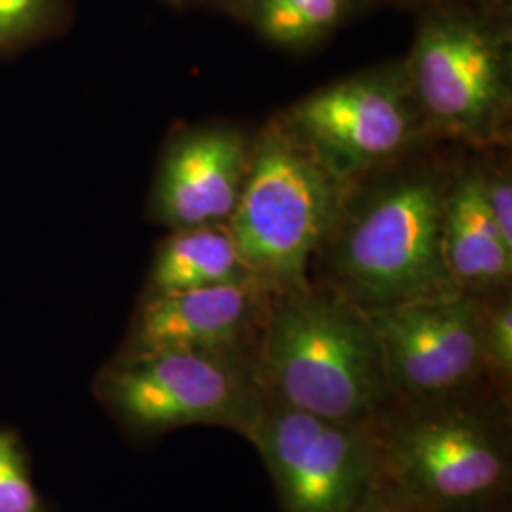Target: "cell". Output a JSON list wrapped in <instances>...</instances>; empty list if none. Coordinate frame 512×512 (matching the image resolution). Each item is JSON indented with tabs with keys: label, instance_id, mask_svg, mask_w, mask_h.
<instances>
[{
	"label": "cell",
	"instance_id": "6da1fadb",
	"mask_svg": "<svg viewBox=\"0 0 512 512\" xmlns=\"http://www.w3.org/2000/svg\"><path fill=\"white\" fill-rule=\"evenodd\" d=\"M454 171L420 152L351 184L311 283L365 311L461 294L442 251Z\"/></svg>",
	"mask_w": 512,
	"mask_h": 512
},
{
	"label": "cell",
	"instance_id": "7a4b0ae2",
	"mask_svg": "<svg viewBox=\"0 0 512 512\" xmlns=\"http://www.w3.org/2000/svg\"><path fill=\"white\" fill-rule=\"evenodd\" d=\"M255 366L272 399L317 418L374 425L393 401L366 311L315 283L272 293Z\"/></svg>",
	"mask_w": 512,
	"mask_h": 512
},
{
	"label": "cell",
	"instance_id": "3957f363",
	"mask_svg": "<svg viewBox=\"0 0 512 512\" xmlns=\"http://www.w3.org/2000/svg\"><path fill=\"white\" fill-rule=\"evenodd\" d=\"M512 404L490 385L439 401H391L374 423L380 478L433 512L511 497Z\"/></svg>",
	"mask_w": 512,
	"mask_h": 512
},
{
	"label": "cell",
	"instance_id": "277c9868",
	"mask_svg": "<svg viewBox=\"0 0 512 512\" xmlns=\"http://www.w3.org/2000/svg\"><path fill=\"white\" fill-rule=\"evenodd\" d=\"M404 69L435 141L503 147L512 114L511 0H446L416 12Z\"/></svg>",
	"mask_w": 512,
	"mask_h": 512
},
{
	"label": "cell",
	"instance_id": "5b68a950",
	"mask_svg": "<svg viewBox=\"0 0 512 512\" xmlns=\"http://www.w3.org/2000/svg\"><path fill=\"white\" fill-rule=\"evenodd\" d=\"M348 190L279 116L260 129L228 222L256 281L272 293L310 285L311 262L340 217Z\"/></svg>",
	"mask_w": 512,
	"mask_h": 512
},
{
	"label": "cell",
	"instance_id": "8992f818",
	"mask_svg": "<svg viewBox=\"0 0 512 512\" xmlns=\"http://www.w3.org/2000/svg\"><path fill=\"white\" fill-rule=\"evenodd\" d=\"M95 395L135 439L211 425L251 433L266 401L255 355L226 351H150L116 355L95 378Z\"/></svg>",
	"mask_w": 512,
	"mask_h": 512
},
{
	"label": "cell",
	"instance_id": "52a82bcc",
	"mask_svg": "<svg viewBox=\"0 0 512 512\" xmlns=\"http://www.w3.org/2000/svg\"><path fill=\"white\" fill-rule=\"evenodd\" d=\"M277 116L349 186L435 141L410 88L404 59L340 78Z\"/></svg>",
	"mask_w": 512,
	"mask_h": 512
},
{
	"label": "cell",
	"instance_id": "ba28073f",
	"mask_svg": "<svg viewBox=\"0 0 512 512\" xmlns=\"http://www.w3.org/2000/svg\"><path fill=\"white\" fill-rule=\"evenodd\" d=\"M247 440L266 463L281 512H357L380 478L374 425L317 418L268 393Z\"/></svg>",
	"mask_w": 512,
	"mask_h": 512
},
{
	"label": "cell",
	"instance_id": "9c48e42d",
	"mask_svg": "<svg viewBox=\"0 0 512 512\" xmlns=\"http://www.w3.org/2000/svg\"><path fill=\"white\" fill-rule=\"evenodd\" d=\"M395 401H439L486 387L482 300L458 294L366 311Z\"/></svg>",
	"mask_w": 512,
	"mask_h": 512
},
{
	"label": "cell",
	"instance_id": "30bf717a",
	"mask_svg": "<svg viewBox=\"0 0 512 512\" xmlns=\"http://www.w3.org/2000/svg\"><path fill=\"white\" fill-rule=\"evenodd\" d=\"M253 141L230 124L175 133L165 145L148 198V215L165 228L228 224L251 164Z\"/></svg>",
	"mask_w": 512,
	"mask_h": 512
},
{
	"label": "cell",
	"instance_id": "8fae6325",
	"mask_svg": "<svg viewBox=\"0 0 512 512\" xmlns=\"http://www.w3.org/2000/svg\"><path fill=\"white\" fill-rule=\"evenodd\" d=\"M270 298L256 279L141 296L118 355L167 349L255 355Z\"/></svg>",
	"mask_w": 512,
	"mask_h": 512
},
{
	"label": "cell",
	"instance_id": "7c38bea8",
	"mask_svg": "<svg viewBox=\"0 0 512 512\" xmlns=\"http://www.w3.org/2000/svg\"><path fill=\"white\" fill-rule=\"evenodd\" d=\"M442 251L459 293L478 300L511 293L512 245L488 211L478 164L454 171L442 215Z\"/></svg>",
	"mask_w": 512,
	"mask_h": 512
},
{
	"label": "cell",
	"instance_id": "4fadbf2b",
	"mask_svg": "<svg viewBox=\"0 0 512 512\" xmlns=\"http://www.w3.org/2000/svg\"><path fill=\"white\" fill-rule=\"evenodd\" d=\"M255 279L228 224L173 230L158 245L143 296L179 293Z\"/></svg>",
	"mask_w": 512,
	"mask_h": 512
},
{
	"label": "cell",
	"instance_id": "5bb4252c",
	"mask_svg": "<svg viewBox=\"0 0 512 512\" xmlns=\"http://www.w3.org/2000/svg\"><path fill=\"white\" fill-rule=\"evenodd\" d=\"M368 0H239L234 18L264 42L287 52H306L334 37Z\"/></svg>",
	"mask_w": 512,
	"mask_h": 512
},
{
	"label": "cell",
	"instance_id": "9a60e30c",
	"mask_svg": "<svg viewBox=\"0 0 512 512\" xmlns=\"http://www.w3.org/2000/svg\"><path fill=\"white\" fill-rule=\"evenodd\" d=\"M69 0H0V55L16 54L55 33Z\"/></svg>",
	"mask_w": 512,
	"mask_h": 512
},
{
	"label": "cell",
	"instance_id": "2e32d148",
	"mask_svg": "<svg viewBox=\"0 0 512 512\" xmlns=\"http://www.w3.org/2000/svg\"><path fill=\"white\" fill-rule=\"evenodd\" d=\"M482 361L486 382L512 404L511 293L482 300Z\"/></svg>",
	"mask_w": 512,
	"mask_h": 512
},
{
	"label": "cell",
	"instance_id": "e0dca14e",
	"mask_svg": "<svg viewBox=\"0 0 512 512\" xmlns=\"http://www.w3.org/2000/svg\"><path fill=\"white\" fill-rule=\"evenodd\" d=\"M0 512H46L18 437L0 427Z\"/></svg>",
	"mask_w": 512,
	"mask_h": 512
},
{
	"label": "cell",
	"instance_id": "ac0fdd59",
	"mask_svg": "<svg viewBox=\"0 0 512 512\" xmlns=\"http://www.w3.org/2000/svg\"><path fill=\"white\" fill-rule=\"evenodd\" d=\"M482 194L503 238L512 245V179L505 162L478 164Z\"/></svg>",
	"mask_w": 512,
	"mask_h": 512
},
{
	"label": "cell",
	"instance_id": "d6986e66",
	"mask_svg": "<svg viewBox=\"0 0 512 512\" xmlns=\"http://www.w3.org/2000/svg\"><path fill=\"white\" fill-rule=\"evenodd\" d=\"M357 512H433L421 505L420 501L412 499L410 495L403 494L401 490L393 488L382 478H378L374 490L366 497L363 507Z\"/></svg>",
	"mask_w": 512,
	"mask_h": 512
},
{
	"label": "cell",
	"instance_id": "ffe728a7",
	"mask_svg": "<svg viewBox=\"0 0 512 512\" xmlns=\"http://www.w3.org/2000/svg\"><path fill=\"white\" fill-rule=\"evenodd\" d=\"M177 8H198V10H213L234 16L239 0H167Z\"/></svg>",
	"mask_w": 512,
	"mask_h": 512
},
{
	"label": "cell",
	"instance_id": "44dd1931",
	"mask_svg": "<svg viewBox=\"0 0 512 512\" xmlns=\"http://www.w3.org/2000/svg\"><path fill=\"white\" fill-rule=\"evenodd\" d=\"M387 4H393V6H399V8H410L414 12H418L425 6H431V4H439V2H446V0H382Z\"/></svg>",
	"mask_w": 512,
	"mask_h": 512
},
{
	"label": "cell",
	"instance_id": "7402d4cb",
	"mask_svg": "<svg viewBox=\"0 0 512 512\" xmlns=\"http://www.w3.org/2000/svg\"><path fill=\"white\" fill-rule=\"evenodd\" d=\"M475 512H512L511 497H505V499H499L495 503H490L482 509H478Z\"/></svg>",
	"mask_w": 512,
	"mask_h": 512
}]
</instances>
